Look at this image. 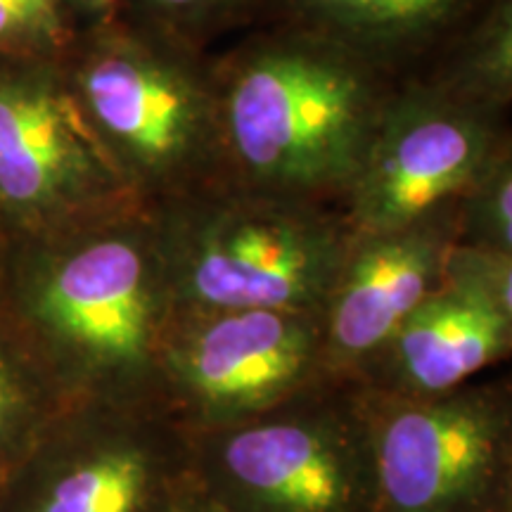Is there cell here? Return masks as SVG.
<instances>
[{"label": "cell", "mask_w": 512, "mask_h": 512, "mask_svg": "<svg viewBox=\"0 0 512 512\" xmlns=\"http://www.w3.org/2000/svg\"><path fill=\"white\" fill-rule=\"evenodd\" d=\"M441 287L512 320V254L453 242L448 249Z\"/></svg>", "instance_id": "obj_19"}, {"label": "cell", "mask_w": 512, "mask_h": 512, "mask_svg": "<svg viewBox=\"0 0 512 512\" xmlns=\"http://www.w3.org/2000/svg\"><path fill=\"white\" fill-rule=\"evenodd\" d=\"M486 0H261L259 17L354 50L406 76L432 57Z\"/></svg>", "instance_id": "obj_13"}, {"label": "cell", "mask_w": 512, "mask_h": 512, "mask_svg": "<svg viewBox=\"0 0 512 512\" xmlns=\"http://www.w3.org/2000/svg\"><path fill=\"white\" fill-rule=\"evenodd\" d=\"M3 475H5V470H0V482H3Z\"/></svg>", "instance_id": "obj_22"}, {"label": "cell", "mask_w": 512, "mask_h": 512, "mask_svg": "<svg viewBox=\"0 0 512 512\" xmlns=\"http://www.w3.org/2000/svg\"><path fill=\"white\" fill-rule=\"evenodd\" d=\"M105 0H0V60H64Z\"/></svg>", "instance_id": "obj_15"}, {"label": "cell", "mask_w": 512, "mask_h": 512, "mask_svg": "<svg viewBox=\"0 0 512 512\" xmlns=\"http://www.w3.org/2000/svg\"><path fill=\"white\" fill-rule=\"evenodd\" d=\"M375 512H512V384L465 382L437 396L366 387Z\"/></svg>", "instance_id": "obj_7"}, {"label": "cell", "mask_w": 512, "mask_h": 512, "mask_svg": "<svg viewBox=\"0 0 512 512\" xmlns=\"http://www.w3.org/2000/svg\"><path fill=\"white\" fill-rule=\"evenodd\" d=\"M188 437L195 484L223 512H375L358 380L320 377L254 418Z\"/></svg>", "instance_id": "obj_5"}, {"label": "cell", "mask_w": 512, "mask_h": 512, "mask_svg": "<svg viewBox=\"0 0 512 512\" xmlns=\"http://www.w3.org/2000/svg\"><path fill=\"white\" fill-rule=\"evenodd\" d=\"M453 98L508 117L512 102V0H486L418 74Z\"/></svg>", "instance_id": "obj_14"}, {"label": "cell", "mask_w": 512, "mask_h": 512, "mask_svg": "<svg viewBox=\"0 0 512 512\" xmlns=\"http://www.w3.org/2000/svg\"><path fill=\"white\" fill-rule=\"evenodd\" d=\"M211 64L221 181L342 202L399 76L283 24H266Z\"/></svg>", "instance_id": "obj_2"}, {"label": "cell", "mask_w": 512, "mask_h": 512, "mask_svg": "<svg viewBox=\"0 0 512 512\" xmlns=\"http://www.w3.org/2000/svg\"><path fill=\"white\" fill-rule=\"evenodd\" d=\"M174 316L313 311L354 228L339 204L216 181L147 204Z\"/></svg>", "instance_id": "obj_3"}, {"label": "cell", "mask_w": 512, "mask_h": 512, "mask_svg": "<svg viewBox=\"0 0 512 512\" xmlns=\"http://www.w3.org/2000/svg\"><path fill=\"white\" fill-rule=\"evenodd\" d=\"M190 437L155 406H62L5 470L0 512H176Z\"/></svg>", "instance_id": "obj_6"}, {"label": "cell", "mask_w": 512, "mask_h": 512, "mask_svg": "<svg viewBox=\"0 0 512 512\" xmlns=\"http://www.w3.org/2000/svg\"><path fill=\"white\" fill-rule=\"evenodd\" d=\"M456 240V202L399 228L354 230L318 311L325 373L358 380L403 320L439 290Z\"/></svg>", "instance_id": "obj_11"}, {"label": "cell", "mask_w": 512, "mask_h": 512, "mask_svg": "<svg viewBox=\"0 0 512 512\" xmlns=\"http://www.w3.org/2000/svg\"><path fill=\"white\" fill-rule=\"evenodd\" d=\"M512 349V320L439 287L370 358L358 382L389 396L463 387Z\"/></svg>", "instance_id": "obj_12"}, {"label": "cell", "mask_w": 512, "mask_h": 512, "mask_svg": "<svg viewBox=\"0 0 512 512\" xmlns=\"http://www.w3.org/2000/svg\"><path fill=\"white\" fill-rule=\"evenodd\" d=\"M143 202L88 124L62 60H0V219L36 235Z\"/></svg>", "instance_id": "obj_8"}, {"label": "cell", "mask_w": 512, "mask_h": 512, "mask_svg": "<svg viewBox=\"0 0 512 512\" xmlns=\"http://www.w3.org/2000/svg\"><path fill=\"white\" fill-rule=\"evenodd\" d=\"M62 64L95 136L145 204L221 181L207 50L110 10Z\"/></svg>", "instance_id": "obj_4"}, {"label": "cell", "mask_w": 512, "mask_h": 512, "mask_svg": "<svg viewBox=\"0 0 512 512\" xmlns=\"http://www.w3.org/2000/svg\"><path fill=\"white\" fill-rule=\"evenodd\" d=\"M62 406L34 361L0 328V470L22 458Z\"/></svg>", "instance_id": "obj_16"}, {"label": "cell", "mask_w": 512, "mask_h": 512, "mask_svg": "<svg viewBox=\"0 0 512 512\" xmlns=\"http://www.w3.org/2000/svg\"><path fill=\"white\" fill-rule=\"evenodd\" d=\"M8 242H10L8 228H5L3 219H0V261H3V254H5V249H8Z\"/></svg>", "instance_id": "obj_21"}, {"label": "cell", "mask_w": 512, "mask_h": 512, "mask_svg": "<svg viewBox=\"0 0 512 512\" xmlns=\"http://www.w3.org/2000/svg\"><path fill=\"white\" fill-rule=\"evenodd\" d=\"M176 512H223L219 505H216L211 498L204 494L197 484H192L188 489V494L183 496V501L178 503Z\"/></svg>", "instance_id": "obj_20"}, {"label": "cell", "mask_w": 512, "mask_h": 512, "mask_svg": "<svg viewBox=\"0 0 512 512\" xmlns=\"http://www.w3.org/2000/svg\"><path fill=\"white\" fill-rule=\"evenodd\" d=\"M458 240L512 254V143L491 155L456 200Z\"/></svg>", "instance_id": "obj_18"}, {"label": "cell", "mask_w": 512, "mask_h": 512, "mask_svg": "<svg viewBox=\"0 0 512 512\" xmlns=\"http://www.w3.org/2000/svg\"><path fill=\"white\" fill-rule=\"evenodd\" d=\"M110 10L150 24L197 50L259 17L261 0H105Z\"/></svg>", "instance_id": "obj_17"}, {"label": "cell", "mask_w": 512, "mask_h": 512, "mask_svg": "<svg viewBox=\"0 0 512 512\" xmlns=\"http://www.w3.org/2000/svg\"><path fill=\"white\" fill-rule=\"evenodd\" d=\"M323 368L313 311L174 316L157 356V408L183 432L238 425L309 387Z\"/></svg>", "instance_id": "obj_9"}, {"label": "cell", "mask_w": 512, "mask_h": 512, "mask_svg": "<svg viewBox=\"0 0 512 512\" xmlns=\"http://www.w3.org/2000/svg\"><path fill=\"white\" fill-rule=\"evenodd\" d=\"M508 140L501 114L401 76L339 207L358 233L406 226L456 202Z\"/></svg>", "instance_id": "obj_10"}, {"label": "cell", "mask_w": 512, "mask_h": 512, "mask_svg": "<svg viewBox=\"0 0 512 512\" xmlns=\"http://www.w3.org/2000/svg\"><path fill=\"white\" fill-rule=\"evenodd\" d=\"M171 320L145 202L10 238L0 261V328L64 406L157 408V356Z\"/></svg>", "instance_id": "obj_1"}]
</instances>
